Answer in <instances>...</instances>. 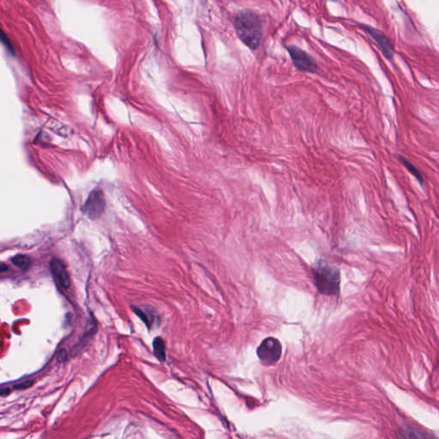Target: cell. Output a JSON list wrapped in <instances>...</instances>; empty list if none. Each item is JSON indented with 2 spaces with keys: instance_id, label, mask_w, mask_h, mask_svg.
<instances>
[{
  "instance_id": "1",
  "label": "cell",
  "mask_w": 439,
  "mask_h": 439,
  "mask_svg": "<svg viewBox=\"0 0 439 439\" xmlns=\"http://www.w3.org/2000/svg\"><path fill=\"white\" fill-rule=\"evenodd\" d=\"M234 29L238 39L250 50H256L262 40V20L259 15L250 9H244L234 16Z\"/></svg>"
},
{
  "instance_id": "2",
  "label": "cell",
  "mask_w": 439,
  "mask_h": 439,
  "mask_svg": "<svg viewBox=\"0 0 439 439\" xmlns=\"http://www.w3.org/2000/svg\"><path fill=\"white\" fill-rule=\"evenodd\" d=\"M313 281L317 291L323 295L335 296L341 290V272L336 265L319 260L312 268Z\"/></svg>"
},
{
  "instance_id": "3",
  "label": "cell",
  "mask_w": 439,
  "mask_h": 439,
  "mask_svg": "<svg viewBox=\"0 0 439 439\" xmlns=\"http://www.w3.org/2000/svg\"><path fill=\"white\" fill-rule=\"evenodd\" d=\"M256 354L264 366H273L281 359L282 354L281 342L274 337L264 339L256 349Z\"/></svg>"
},
{
  "instance_id": "4",
  "label": "cell",
  "mask_w": 439,
  "mask_h": 439,
  "mask_svg": "<svg viewBox=\"0 0 439 439\" xmlns=\"http://www.w3.org/2000/svg\"><path fill=\"white\" fill-rule=\"evenodd\" d=\"M286 48L297 70L309 73H315L317 71L318 69L317 62L308 52L295 45L286 46Z\"/></svg>"
},
{
  "instance_id": "5",
  "label": "cell",
  "mask_w": 439,
  "mask_h": 439,
  "mask_svg": "<svg viewBox=\"0 0 439 439\" xmlns=\"http://www.w3.org/2000/svg\"><path fill=\"white\" fill-rule=\"evenodd\" d=\"M105 205L106 202L103 192L95 190L89 194V198L82 206V211L90 219H97L103 214Z\"/></svg>"
},
{
  "instance_id": "6",
  "label": "cell",
  "mask_w": 439,
  "mask_h": 439,
  "mask_svg": "<svg viewBox=\"0 0 439 439\" xmlns=\"http://www.w3.org/2000/svg\"><path fill=\"white\" fill-rule=\"evenodd\" d=\"M360 27L363 30L366 31L367 34H369L370 36L372 37L376 42L378 43L382 52L388 59H391L393 58L394 53H395L393 44L385 34H383L378 29H375V28L369 27V26H366V25L360 24Z\"/></svg>"
},
{
  "instance_id": "7",
  "label": "cell",
  "mask_w": 439,
  "mask_h": 439,
  "mask_svg": "<svg viewBox=\"0 0 439 439\" xmlns=\"http://www.w3.org/2000/svg\"><path fill=\"white\" fill-rule=\"evenodd\" d=\"M50 270L54 280L62 289H67L70 287V275L64 263L59 259L52 258L50 262Z\"/></svg>"
},
{
  "instance_id": "8",
  "label": "cell",
  "mask_w": 439,
  "mask_h": 439,
  "mask_svg": "<svg viewBox=\"0 0 439 439\" xmlns=\"http://www.w3.org/2000/svg\"><path fill=\"white\" fill-rule=\"evenodd\" d=\"M400 438L401 439H437L428 433L414 428H403L400 432Z\"/></svg>"
},
{
  "instance_id": "9",
  "label": "cell",
  "mask_w": 439,
  "mask_h": 439,
  "mask_svg": "<svg viewBox=\"0 0 439 439\" xmlns=\"http://www.w3.org/2000/svg\"><path fill=\"white\" fill-rule=\"evenodd\" d=\"M153 349L154 354L160 361L166 360V345L162 338L156 337L153 342Z\"/></svg>"
},
{
  "instance_id": "10",
  "label": "cell",
  "mask_w": 439,
  "mask_h": 439,
  "mask_svg": "<svg viewBox=\"0 0 439 439\" xmlns=\"http://www.w3.org/2000/svg\"><path fill=\"white\" fill-rule=\"evenodd\" d=\"M398 157H399V160L401 161V162L403 163V166L409 170V173H410L414 177H415L416 180H418L421 186H423V185H424V179H423V176H422V174H421V172L419 171L418 168L415 167V166L412 164V163H410L409 161H407V160H406L404 157H403V156H398Z\"/></svg>"
},
{
  "instance_id": "11",
  "label": "cell",
  "mask_w": 439,
  "mask_h": 439,
  "mask_svg": "<svg viewBox=\"0 0 439 439\" xmlns=\"http://www.w3.org/2000/svg\"><path fill=\"white\" fill-rule=\"evenodd\" d=\"M11 262L15 264L17 268H21L22 270H27L31 265V258L26 255H17L13 257Z\"/></svg>"
},
{
  "instance_id": "12",
  "label": "cell",
  "mask_w": 439,
  "mask_h": 439,
  "mask_svg": "<svg viewBox=\"0 0 439 439\" xmlns=\"http://www.w3.org/2000/svg\"><path fill=\"white\" fill-rule=\"evenodd\" d=\"M134 311L136 312V314L143 320V322H144L147 326L150 327V325L152 324V317H150L147 314L145 311H142L139 308H134Z\"/></svg>"
},
{
  "instance_id": "13",
  "label": "cell",
  "mask_w": 439,
  "mask_h": 439,
  "mask_svg": "<svg viewBox=\"0 0 439 439\" xmlns=\"http://www.w3.org/2000/svg\"><path fill=\"white\" fill-rule=\"evenodd\" d=\"M1 40L4 46H6V48L9 50V52L12 54H15V49L13 47L12 43L10 42L9 37L3 33V31H1Z\"/></svg>"
},
{
  "instance_id": "14",
  "label": "cell",
  "mask_w": 439,
  "mask_h": 439,
  "mask_svg": "<svg viewBox=\"0 0 439 439\" xmlns=\"http://www.w3.org/2000/svg\"><path fill=\"white\" fill-rule=\"evenodd\" d=\"M33 384H34L33 380H27V381H23L21 382V383H19V384H15L13 386V389L14 390H17V391H22V390H26L27 388H30L33 385Z\"/></svg>"
},
{
  "instance_id": "15",
  "label": "cell",
  "mask_w": 439,
  "mask_h": 439,
  "mask_svg": "<svg viewBox=\"0 0 439 439\" xmlns=\"http://www.w3.org/2000/svg\"><path fill=\"white\" fill-rule=\"evenodd\" d=\"M66 360H67V352L64 350V349H62L58 353V360L59 362H64Z\"/></svg>"
},
{
  "instance_id": "16",
  "label": "cell",
  "mask_w": 439,
  "mask_h": 439,
  "mask_svg": "<svg viewBox=\"0 0 439 439\" xmlns=\"http://www.w3.org/2000/svg\"><path fill=\"white\" fill-rule=\"evenodd\" d=\"M9 391H10V390H9V388H2V389H1V396H2V397H5L7 395H9Z\"/></svg>"
}]
</instances>
